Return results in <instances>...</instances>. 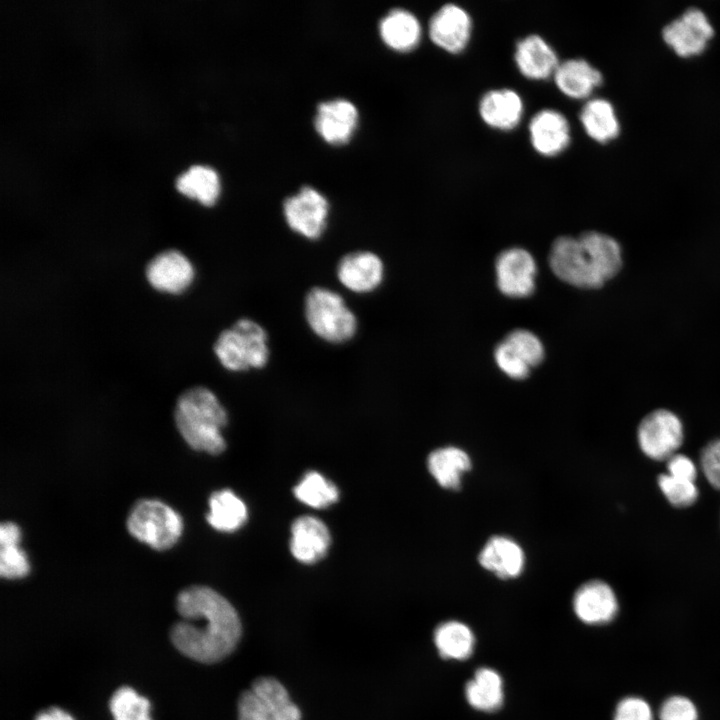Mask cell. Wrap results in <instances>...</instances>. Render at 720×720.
<instances>
[{
    "mask_svg": "<svg viewBox=\"0 0 720 720\" xmlns=\"http://www.w3.org/2000/svg\"><path fill=\"white\" fill-rule=\"evenodd\" d=\"M183 621L174 624L170 638L184 655L203 663H214L229 655L241 636L235 608L215 590L191 586L177 597Z\"/></svg>",
    "mask_w": 720,
    "mask_h": 720,
    "instance_id": "1",
    "label": "cell"
},
{
    "mask_svg": "<svg viewBox=\"0 0 720 720\" xmlns=\"http://www.w3.org/2000/svg\"><path fill=\"white\" fill-rule=\"evenodd\" d=\"M619 241L603 232L561 236L552 244L549 265L562 281L582 289H599L614 279L624 264Z\"/></svg>",
    "mask_w": 720,
    "mask_h": 720,
    "instance_id": "2",
    "label": "cell"
},
{
    "mask_svg": "<svg viewBox=\"0 0 720 720\" xmlns=\"http://www.w3.org/2000/svg\"><path fill=\"white\" fill-rule=\"evenodd\" d=\"M174 417L180 434L192 448L210 454L225 449L221 429L227 423V413L208 388L195 386L185 390L178 397Z\"/></svg>",
    "mask_w": 720,
    "mask_h": 720,
    "instance_id": "3",
    "label": "cell"
},
{
    "mask_svg": "<svg viewBox=\"0 0 720 720\" xmlns=\"http://www.w3.org/2000/svg\"><path fill=\"white\" fill-rule=\"evenodd\" d=\"M214 353L232 372L262 368L269 360L267 333L256 321L241 318L218 335Z\"/></svg>",
    "mask_w": 720,
    "mask_h": 720,
    "instance_id": "4",
    "label": "cell"
},
{
    "mask_svg": "<svg viewBox=\"0 0 720 720\" xmlns=\"http://www.w3.org/2000/svg\"><path fill=\"white\" fill-rule=\"evenodd\" d=\"M306 321L315 335L330 343L352 339L357 331V318L343 297L328 288L314 287L305 297Z\"/></svg>",
    "mask_w": 720,
    "mask_h": 720,
    "instance_id": "5",
    "label": "cell"
},
{
    "mask_svg": "<svg viewBox=\"0 0 720 720\" xmlns=\"http://www.w3.org/2000/svg\"><path fill=\"white\" fill-rule=\"evenodd\" d=\"M127 527L131 535L157 550L173 546L181 535V517L157 500H142L130 512Z\"/></svg>",
    "mask_w": 720,
    "mask_h": 720,
    "instance_id": "6",
    "label": "cell"
},
{
    "mask_svg": "<svg viewBox=\"0 0 720 720\" xmlns=\"http://www.w3.org/2000/svg\"><path fill=\"white\" fill-rule=\"evenodd\" d=\"M238 720H301V712L278 680L261 677L241 694Z\"/></svg>",
    "mask_w": 720,
    "mask_h": 720,
    "instance_id": "7",
    "label": "cell"
},
{
    "mask_svg": "<svg viewBox=\"0 0 720 720\" xmlns=\"http://www.w3.org/2000/svg\"><path fill=\"white\" fill-rule=\"evenodd\" d=\"M684 439L683 423L673 411L655 409L646 414L637 429L642 452L657 461L668 460L677 453Z\"/></svg>",
    "mask_w": 720,
    "mask_h": 720,
    "instance_id": "8",
    "label": "cell"
},
{
    "mask_svg": "<svg viewBox=\"0 0 720 720\" xmlns=\"http://www.w3.org/2000/svg\"><path fill=\"white\" fill-rule=\"evenodd\" d=\"M494 358L499 369L512 379L521 380L544 358V347L532 332L517 329L510 332L495 348Z\"/></svg>",
    "mask_w": 720,
    "mask_h": 720,
    "instance_id": "9",
    "label": "cell"
},
{
    "mask_svg": "<svg viewBox=\"0 0 720 720\" xmlns=\"http://www.w3.org/2000/svg\"><path fill=\"white\" fill-rule=\"evenodd\" d=\"M473 31L470 13L457 3H445L430 17L428 35L440 49L459 54L468 46Z\"/></svg>",
    "mask_w": 720,
    "mask_h": 720,
    "instance_id": "10",
    "label": "cell"
},
{
    "mask_svg": "<svg viewBox=\"0 0 720 720\" xmlns=\"http://www.w3.org/2000/svg\"><path fill=\"white\" fill-rule=\"evenodd\" d=\"M714 34V28L703 10L687 8L662 29L663 40L683 57L701 53Z\"/></svg>",
    "mask_w": 720,
    "mask_h": 720,
    "instance_id": "11",
    "label": "cell"
},
{
    "mask_svg": "<svg viewBox=\"0 0 720 720\" xmlns=\"http://www.w3.org/2000/svg\"><path fill=\"white\" fill-rule=\"evenodd\" d=\"M329 205L316 189L305 186L284 201L283 212L289 227L308 239H317L327 224Z\"/></svg>",
    "mask_w": 720,
    "mask_h": 720,
    "instance_id": "12",
    "label": "cell"
},
{
    "mask_svg": "<svg viewBox=\"0 0 720 720\" xmlns=\"http://www.w3.org/2000/svg\"><path fill=\"white\" fill-rule=\"evenodd\" d=\"M499 290L509 297H526L535 289L536 262L525 249L513 247L501 252L495 262Z\"/></svg>",
    "mask_w": 720,
    "mask_h": 720,
    "instance_id": "13",
    "label": "cell"
},
{
    "mask_svg": "<svg viewBox=\"0 0 720 720\" xmlns=\"http://www.w3.org/2000/svg\"><path fill=\"white\" fill-rule=\"evenodd\" d=\"M528 133L533 149L545 157L561 154L571 142V127L567 117L553 108L537 111L529 121Z\"/></svg>",
    "mask_w": 720,
    "mask_h": 720,
    "instance_id": "14",
    "label": "cell"
},
{
    "mask_svg": "<svg viewBox=\"0 0 720 720\" xmlns=\"http://www.w3.org/2000/svg\"><path fill=\"white\" fill-rule=\"evenodd\" d=\"M145 275L154 289L179 294L192 283L194 269L184 254L169 249L158 253L147 263Z\"/></svg>",
    "mask_w": 720,
    "mask_h": 720,
    "instance_id": "15",
    "label": "cell"
},
{
    "mask_svg": "<svg viewBox=\"0 0 720 720\" xmlns=\"http://www.w3.org/2000/svg\"><path fill=\"white\" fill-rule=\"evenodd\" d=\"M336 274L339 282L346 289L354 293H369L382 283L384 264L373 252L355 251L340 259Z\"/></svg>",
    "mask_w": 720,
    "mask_h": 720,
    "instance_id": "16",
    "label": "cell"
},
{
    "mask_svg": "<svg viewBox=\"0 0 720 720\" xmlns=\"http://www.w3.org/2000/svg\"><path fill=\"white\" fill-rule=\"evenodd\" d=\"M573 610L583 623L600 625L615 618L618 601L609 584L602 580H590L576 590Z\"/></svg>",
    "mask_w": 720,
    "mask_h": 720,
    "instance_id": "17",
    "label": "cell"
},
{
    "mask_svg": "<svg viewBox=\"0 0 720 720\" xmlns=\"http://www.w3.org/2000/svg\"><path fill=\"white\" fill-rule=\"evenodd\" d=\"M513 57L518 71L530 80L552 78L560 63L555 49L536 33L526 35L516 42Z\"/></svg>",
    "mask_w": 720,
    "mask_h": 720,
    "instance_id": "18",
    "label": "cell"
},
{
    "mask_svg": "<svg viewBox=\"0 0 720 720\" xmlns=\"http://www.w3.org/2000/svg\"><path fill=\"white\" fill-rule=\"evenodd\" d=\"M481 120L489 127L508 131L516 128L524 114L521 95L512 88L487 90L478 102Z\"/></svg>",
    "mask_w": 720,
    "mask_h": 720,
    "instance_id": "19",
    "label": "cell"
},
{
    "mask_svg": "<svg viewBox=\"0 0 720 720\" xmlns=\"http://www.w3.org/2000/svg\"><path fill=\"white\" fill-rule=\"evenodd\" d=\"M479 564L497 577L507 580L518 577L525 565L521 546L507 536H492L478 556Z\"/></svg>",
    "mask_w": 720,
    "mask_h": 720,
    "instance_id": "20",
    "label": "cell"
},
{
    "mask_svg": "<svg viewBox=\"0 0 720 720\" xmlns=\"http://www.w3.org/2000/svg\"><path fill=\"white\" fill-rule=\"evenodd\" d=\"M552 78L557 89L572 99L588 98L603 82L601 71L580 57L560 61Z\"/></svg>",
    "mask_w": 720,
    "mask_h": 720,
    "instance_id": "21",
    "label": "cell"
},
{
    "mask_svg": "<svg viewBox=\"0 0 720 720\" xmlns=\"http://www.w3.org/2000/svg\"><path fill=\"white\" fill-rule=\"evenodd\" d=\"M330 533L326 525L318 518L303 516L296 519L291 527L290 549L300 562L311 564L328 551Z\"/></svg>",
    "mask_w": 720,
    "mask_h": 720,
    "instance_id": "22",
    "label": "cell"
},
{
    "mask_svg": "<svg viewBox=\"0 0 720 720\" xmlns=\"http://www.w3.org/2000/svg\"><path fill=\"white\" fill-rule=\"evenodd\" d=\"M358 112L346 99H334L318 105L315 127L319 134L333 144L346 142L356 127Z\"/></svg>",
    "mask_w": 720,
    "mask_h": 720,
    "instance_id": "23",
    "label": "cell"
},
{
    "mask_svg": "<svg viewBox=\"0 0 720 720\" xmlns=\"http://www.w3.org/2000/svg\"><path fill=\"white\" fill-rule=\"evenodd\" d=\"M469 455L456 446H444L433 450L427 458L429 473L444 489L459 490L464 473L471 469Z\"/></svg>",
    "mask_w": 720,
    "mask_h": 720,
    "instance_id": "24",
    "label": "cell"
},
{
    "mask_svg": "<svg viewBox=\"0 0 720 720\" xmlns=\"http://www.w3.org/2000/svg\"><path fill=\"white\" fill-rule=\"evenodd\" d=\"M579 120L586 134L600 143L616 138L620 132L615 107L603 97L589 98L580 109Z\"/></svg>",
    "mask_w": 720,
    "mask_h": 720,
    "instance_id": "25",
    "label": "cell"
},
{
    "mask_svg": "<svg viewBox=\"0 0 720 720\" xmlns=\"http://www.w3.org/2000/svg\"><path fill=\"white\" fill-rule=\"evenodd\" d=\"M384 42L398 51H409L420 42L421 23L412 12L403 8L392 9L379 23Z\"/></svg>",
    "mask_w": 720,
    "mask_h": 720,
    "instance_id": "26",
    "label": "cell"
},
{
    "mask_svg": "<svg viewBox=\"0 0 720 720\" xmlns=\"http://www.w3.org/2000/svg\"><path fill=\"white\" fill-rule=\"evenodd\" d=\"M468 704L476 710L492 712L503 703V680L500 674L489 667H481L465 685Z\"/></svg>",
    "mask_w": 720,
    "mask_h": 720,
    "instance_id": "27",
    "label": "cell"
},
{
    "mask_svg": "<svg viewBox=\"0 0 720 720\" xmlns=\"http://www.w3.org/2000/svg\"><path fill=\"white\" fill-rule=\"evenodd\" d=\"M433 639L440 656L459 661L471 656L475 644L474 634L469 626L456 620L439 624Z\"/></svg>",
    "mask_w": 720,
    "mask_h": 720,
    "instance_id": "28",
    "label": "cell"
},
{
    "mask_svg": "<svg viewBox=\"0 0 720 720\" xmlns=\"http://www.w3.org/2000/svg\"><path fill=\"white\" fill-rule=\"evenodd\" d=\"M247 519L244 502L231 490L213 493L209 499L207 521L216 530L232 532L240 528Z\"/></svg>",
    "mask_w": 720,
    "mask_h": 720,
    "instance_id": "29",
    "label": "cell"
},
{
    "mask_svg": "<svg viewBox=\"0 0 720 720\" xmlns=\"http://www.w3.org/2000/svg\"><path fill=\"white\" fill-rule=\"evenodd\" d=\"M177 190L187 197L197 199L206 206L213 205L220 192V182L215 170L195 165L176 179Z\"/></svg>",
    "mask_w": 720,
    "mask_h": 720,
    "instance_id": "30",
    "label": "cell"
},
{
    "mask_svg": "<svg viewBox=\"0 0 720 720\" xmlns=\"http://www.w3.org/2000/svg\"><path fill=\"white\" fill-rule=\"evenodd\" d=\"M295 497L313 508H325L337 501V487L320 473H306L294 488Z\"/></svg>",
    "mask_w": 720,
    "mask_h": 720,
    "instance_id": "31",
    "label": "cell"
},
{
    "mask_svg": "<svg viewBox=\"0 0 720 720\" xmlns=\"http://www.w3.org/2000/svg\"><path fill=\"white\" fill-rule=\"evenodd\" d=\"M109 707L114 720H152L149 701L128 686L113 693Z\"/></svg>",
    "mask_w": 720,
    "mask_h": 720,
    "instance_id": "32",
    "label": "cell"
},
{
    "mask_svg": "<svg viewBox=\"0 0 720 720\" xmlns=\"http://www.w3.org/2000/svg\"><path fill=\"white\" fill-rule=\"evenodd\" d=\"M658 485L668 502L677 508L693 505L699 495L694 481L673 477L669 474L658 476Z\"/></svg>",
    "mask_w": 720,
    "mask_h": 720,
    "instance_id": "33",
    "label": "cell"
},
{
    "mask_svg": "<svg viewBox=\"0 0 720 720\" xmlns=\"http://www.w3.org/2000/svg\"><path fill=\"white\" fill-rule=\"evenodd\" d=\"M0 574L7 579H17L27 575L29 563L18 543L0 544Z\"/></svg>",
    "mask_w": 720,
    "mask_h": 720,
    "instance_id": "34",
    "label": "cell"
},
{
    "mask_svg": "<svg viewBox=\"0 0 720 720\" xmlns=\"http://www.w3.org/2000/svg\"><path fill=\"white\" fill-rule=\"evenodd\" d=\"M700 466L709 484L720 490V438L710 441L702 449Z\"/></svg>",
    "mask_w": 720,
    "mask_h": 720,
    "instance_id": "35",
    "label": "cell"
},
{
    "mask_svg": "<svg viewBox=\"0 0 720 720\" xmlns=\"http://www.w3.org/2000/svg\"><path fill=\"white\" fill-rule=\"evenodd\" d=\"M697 709L684 696H672L664 701L659 710L660 720H697Z\"/></svg>",
    "mask_w": 720,
    "mask_h": 720,
    "instance_id": "36",
    "label": "cell"
},
{
    "mask_svg": "<svg viewBox=\"0 0 720 720\" xmlns=\"http://www.w3.org/2000/svg\"><path fill=\"white\" fill-rule=\"evenodd\" d=\"M613 720H653V713L645 700L626 697L617 704Z\"/></svg>",
    "mask_w": 720,
    "mask_h": 720,
    "instance_id": "37",
    "label": "cell"
},
{
    "mask_svg": "<svg viewBox=\"0 0 720 720\" xmlns=\"http://www.w3.org/2000/svg\"><path fill=\"white\" fill-rule=\"evenodd\" d=\"M668 474L690 481H696L697 469L694 462L684 454H674L667 460Z\"/></svg>",
    "mask_w": 720,
    "mask_h": 720,
    "instance_id": "38",
    "label": "cell"
},
{
    "mask_svg": "<svg viewBox=\"0 0 720 720\" xmlns=\"http://www.w3.org/2000/svg\"><path fill=\"white\" fill-rule=\"evenodd\" d=\"M34 720H74V718L58 707H51L40 711Z\"/></svg>",
    "mask_w": 720,
    "mask_h": 720,
    "instance_id": "39",
    "label": "cell"
}]
</instances>
